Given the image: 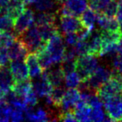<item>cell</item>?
<instances>
[{
    "mask_svg": "<svg viewBox=\"0 0 122 122\" xmlns=\"http://www.w3.org/2000/svg\"><path fill=\"white\" fill-rule=\"evenodd\" d=\"M59 21L58 24L59 31L61 34H66L70 33H79L85 29L82 24L80 19L72 15H61L59 16Z\"/></svg>",
    "mask_w": 122,
    "mask_h": 122,
    "instance_id": "ba28073f",
    "label": "cell"
},
{
    "mask_svg": "<svg viewBox=\"0 0 122 122\" xmlns=\"http://www.w3.org/2000/svg\"><path fill=\"white\" fill-rule=\"evenodd\" d=\"M81 82L82 81L80 75L75 70L65 74V87H67V88H78L81 84Z\"/></svg>",
    "mask_w": 122,
    "mask_h": 122,
    "instance_id": "d4e9b609",
    "label": "cell"
},
{
    "mask_svg": "<svg viewBox=\"0 0 122 122\" xmlns=\"http://www.w3.org/2000/svg\"><path fill=\"white\" fill-rule=\"evenodd\" d=\"M118 20H119V24H120V33L122 36V19H118Z\"/></svg>",
    "mask_w": 122,
    "mask_h": 122,
    "instance_id": "ab89813d",
    "label": "cell"
},
{
    "mask_svg": "<svg viewBox=\"0 0 122 122\" xmlns=\"http://www.w3.org/2000/svg\"><path fill=\"white\" fill-rule=\"evenodd\" d=\"M11 90L15 93L16 95L24 99L28 95V93L33 90L32 83L29 80H29H22V81L14 82Z\"/></svg>",
    "mask_w": 122,
    "mask_h": 122,
    "instance_id": "603a6c76",
    "label": "cell"
},
{
    "mask_svg": "<svg viewBox=\"0 0 122 122\" xmlns=\"http://www.w3.org/2000/svg\"><path fill=\"white\" fill-rule=\"evenodd\" d=\"M111 69H110L109 67L104 66V65H100V66L98 65V67L95 69V70L92 73V75L85 81L81 82L80 86L97 93L98 89L105 82H106L111 77Z\"/></svg>",
    "mask_w": 122,
    "mask_h": 122,
    "instance_id": "7a4b0ae2",
    "label": "cell"
},
{
    "mask_svg": "<svg viewBox=\"0 0 122 122\" xmlns=\"http://www.w3.org/2000/svg\"><path fill=\"white\" fill-rule=\"evenodd\" d=\"M31 83L33 90L39 98H44L49 95L53 89L52 85L47 77L46 72H43L39 76L34 78Z\"/></svg>",
    "mask_w": 122,
    "mask_h": 122,
    "instance_id": "8fae6325",
    "label": "cell"
},
{
    "mask_svg": "<svg viewBox=\"0 0 122 122\" xmlns=\"http://www.w3.org/2000/svg\"><path fill=\"white\" fill-rule=\"evenodd\" d=\"M7 51L10 60H24L29 54L25 45L19 38L8 48Z\"/></svg>",
    "mask_w": 122,
    "mask_h": 122,
    "instance_id": "4fadbf2b",
    "label": "cell"
},
{
    "mask_svg": "<svg viewBox=\"0 0 122 122\" xmlns=\"http://www.w3.org/2000/svg\"><path fill=\"white\" fill-rule=\"evenodd\" d=\"M14 23L7 14L0 15V31H10L14 28Z\"/></svg>",
    "mask_w": 122,
    "mask_h": 122,
    "instance_id": "f1b7e54d",
    "label": "cell"
},
{
    "mask_svg": "<svg viewBox=\"0 0 122 122\" xmlns=\"http://www.w3.org/2000/svg\"><path fill=\"white\" fill-rule=\"evenodd\" d=\"M97 24H98L100 30L111 31V32L120 31L119 20L115 19V17L110 18L103 14H98Z\"/></svg>",
    "mask_w": 122,
    "mask_h": 122,
    "instance_id": "2e32d148",
    "label": "cell"
},
{
    "mask_svg": "<svg viewBox=\"0 0 122 122\" xmlns=\"http://www.w3.org/2000/svg\"><path fill=\"white\" fill-rule=\"evenodd\" d=\"M39 29V34L43 40L47 42L54 34L59 32V28L57 24H44V25L37 26Z\"/></svg>",
    "mask_w": 122,
    "mask_h": 122,
    "instance_id": "cb8c5ba5",
    "label": "cell"
},
{
    "mask_svg": "<svg viewBox=\"0 0 122 122\" xmlns=\"http://www.w3.org/2000/svg\"><path fill=\"white\" fill-rule=\"evenodd\" d=\"M111 0H88V6L97 14H102Z\"/></svg>",
    "mask_w": 122,
    "mask_h": 122,
    "instance_id": "83f0119b",
    "label": "cell"
},
{
    "mask_svg": "<svg viewBox=\"0 0 122 122\" xmlns=\"http://www.w3.org/2000/svg\"><path fill=\"white\" fill-rule=\"evenodd\" d=\"M118 0H111L108 4V5L106 6V8L105 9V10H104V12L102 14L110 18L116 17L117 10H118Z\"/></svg>",
    "mask_w": 122,
    "mask_h": 122,
    "instance_id": "f546056e",
    "label": "cell"
},
{
    "mask_svg": "<svg viewBox=\"0 0 122 122\" xmlns=\"http://www.w3.org/2000/svg\"><path fill=\"white\" fill-rule=\"evenodd\" d=\"M25 63L29 70V78L34 79L43 73V69L39 62L38 55L35 53H29L25 58Z\"/></svg>",
    "mask_w": 122,
    "mask_h": 122,
    "instance_id": "9a60e30c",
    "label": "cell"
},
{
    "mask_svg": "<svg viewBox=\"0 0 122 122\" xmlns=\"http://www.w3.org/2000/svg\"><path fill=\"white\" fill-rule=\"evenodd\" d=\"M34 107H28L24 115L25 119L31 121H48V120H59V113H53L48 111L44 108H37L34 110Z\"/></svg>",
    "mask_w": 122,
    "mask_h": 122,
    "instance_id": "30bf717a",
    "label": "cell"
},
{
    "mask_svg": "<svg viewBox=\"0 0 122 122\" xmlns=\"http://www.w3.org/2000/svg\"><path fill=\"white\" fill-rule=\"evenodd\" d=\"M63 39L65 41V44L69 47L74 46L79 40V36L77 33H70L63 35Z\"/></svg>",
    "mask_w": 122,
    "mask_h": 122,
    "instance_id": "1f68e13d",
    "label": "cell"
},
{
    "mask_svg": "<svg viewBox=\"0 0 122 122\" xmlns=\"http://www.w3.org/2000/svg\"><path fill=\"white\" fill-rule=\"evenodd\" d=\"M57 13L54 12H39L35 15L34 24L36 26L44 25V24H57Z\"/></svg>",
    "mask_w": 122,
    "mask_h": 122,
    "instance_id": "7402d4cb",
    "label": "cell"
},
{
    "mask_svg": "<svg viewBox=\"0 0 122 122\" xmlns=\"http://www.w3.org/2000/svg\"><path fill=\"white\" fill-rule=\"evenodd\" d=\"M24 119H25V115H24V112L23 110L12 108L10 115L11 120H13V121H20V120H23Z\"/></svg>",
    "mask_w": 122,
    "mask_h": 122,
    "instance_id": "e575fe53",
    "label": "cell"
},
{
    "mask_svg": "<svg viewBox=\"0 0 122 122\" xmlns=\"http://www.w3.org/2000/svg\"><path fill=\"white\" fill-rule=\"evenodd\" d=\"M14 84V80L10 70L7 66L0 67V89L9 92Z\"/></svg>",
    "mask_w": 122,
    "mask_h": 122,
    "instance_id": "ac0fdd59",
    "label": "cell"
},
{
    "mask_svg": "<svg viewBox=\"0 0 122 122\" xmlns=\"http://www.w3.org/2000/svg\"><path fill=\"white\" fill-rule=\"evenodd\" d=\"M98 67L97 56L91 54L80 55L75 60V71L79 74L81 81L84 82L92 75Z\"/></svg>",
    "mask_w": 122,
    "mask_h": 122,
    "instance_id": "5b68a950",
    "label": "cell"
},
{
    "mask_svg": "<svg viewBox=\"0 0 122 122\" xmlns=\"http://www.w3.org/2000/svg\"><path fill=\"white\" fill-rule=\"evenodd\" d=\"M34 5L35 10L38 12L58 13L59 8L57 0H36Z\"/></svg>",
    "mask_w": 122,
    "mask_h": 122,
    "instance_id": "ffe728a7",
    "label": "cell"
},
{
    "mask_svg": "<svg viewBox=\"0 0 122 122\" xmlns=\"http://www.w3.org/2000/svg\"><path fill=\"white\" fill-rule=\"evenodd\" d=\"M17 38H19L24 43L29 53L37 54L45 48L47 43L43 40L39 34V29L35 24L31 26L28 30H26Z\"/></svg>",
    "mask_w": 122,
    "mask_h": 122,
    "instance_id": "6da1fadb",
    "label": "cell"
},
{
    "mask_svg": "<svg viewBox=\"0 0 122 122\" xmlns=\"http://www.w3.org/2000/svg\"><path fill=\"white\" fill-rule=\"evenodd\" d=\"M44 49L49 54L54 65L61 63L64 59L66 47L63 36L60 33H56L47 41Z\"/></svg>",
    "mask_w": 122,
    "mask_h": 122,
    "instance_id": "277c9868",
    "label": "cell"
},
{
    "mask_svg": "<svg viewBox=\"0 0 122 122\" xmlns=\"http://www.w3.org/2000/svg\"><path fill=\"white\" fill-rule=\"evenodd\" d=\"M88 49V54L95 56H100L102 48V41L100 37V31L93 29L88 39H85Z\"/></svg>",
    "mask_w": 122,
    "mask_h": 122,
    "instance_id": "5bb4252c",
    "label": "cell"
},
{
    "mask_svg": "<svg viewBox=\"0 0 122 122\" xmlns=\"http://www.w3.org/2000/svg\"><path fill=\"white\" fill-rule=\"evenodd\" d=\"M24 2L26 5H30V4H34L36 2V0H24Z\"/></svg>",
    "mask_w": 122,
    "mask_h": 122,
    "instance_id": "f35d334b",
    "label": "cell"
},
{
    "mask_svg": "<svg viewBox=\"0 0 122 122\" xmlns=\"http://www.w3.org/2000/svg\"><path fill=\"white\" fill-rule=\"evenodd\" d=\"M118 54H122V37L118 44Z\"/></svg>",
    "mask_w": 122,
    "mask_h": 122,
    "instance_id": "74e56055",
    "label": "cell"
},
{
    "mask_svg": "<svg viewBox=\"0 0 122 122\" xmlns=\"http://www.w3.org/2000/svg\"><path fill=\"white\" fill-rule=\"evenodd\" d=\"M25 5L24 0H10L7 7L6 14L14 21L24 11Z\"/></svg>",
    "mask_w": 122,
    "mask_h": 122,
    "instance_id": "d6986e66",
    "label": "cell"
},
{
    "mask_svg": "<svg viewBox=\"0 0 122 122\" xmlns=\"http://www.w3.org/2000/svg\"><path fill=\"white\" fill-rule=\"evenodd\" d=\"M46 70H47L46 75H47L48 79H49V82L51 83L53 87L63 85V83L65 82V74L60 67V65L59 67L53 66Z\"/></svg>",
    "mask_w": 122,
    "mask_h": 122,
    "instance_id": "e0dca14e",
    "label": "cell"
},
{
    "mask_svg": "<svg viewBox=\"0 0 122 122\" xmlns=\"http://www.w3.org/2000/svg\"><path fill=\"white\" fill-rule=\"evenodd\" d=\"M9 70L14 82L22 81L29 79L27 65L23 60H11L9 64Z\"/></svg>",
    "mask_w": 122,
    "mask_h": 122,
    "instance_id": "7c38bea8",
    "label": "cell"
},
{
    "mask_svg": "<svg viewBox=\"0 0 122 122\" xmlns=\"http://www.w3.org/2000/svg\"><path fill=\"white\" fill-rule=\"evenodd\" d=\"M59 120H60V121H67V122L77 121L74 111H67V112L59 113Z\"/></svg>",
    "mask_w": 122,
    "mask_h": 122,
    "instance_id": "836d02e7",
    "label": "cell"
},
{
    "mask_svg": "<svg viewBox=\"0 0 122 122\" xmlns=\"http://www.w3.org/2000/svg\"><path fill=\"white\" fill-rule=\"evenodd\" d=\"M116 17L118 19H122V0H119L118 4V10H117Z\"/></svg>",
    "mask_w": 122,
    "mask_h": 122,
    "instance_id": "8d00e7d4",
    "label": "cell"
},
{
    "mask_svg": "<svg viewBox=\"0 0 122 122\" xmlns=\"http://www.w3.org/2000/svg\"><path fill=\"white\" fill-rule=\"evenodd\" d=\"M17 36L10 31H0V48L8 49L13 44Z\"/></svg>",
    "mask_w": 122,
    "mask_h": 122,
    "instance_id": "4316f807",
    "label": "cell"
},
{
    "mask_svg": "<svg viewBox=\"0 0 122 122\" xmlns=\"http://www.w3.org/2000/svg\"><path fill=\"white\" fill-rule=\"evenodd\" d=\"M65 1H66V0H57V2H58V4H59V6H60L61 4H63Z\"/></svg>",
    "mask_w": 122,
    "mask_h": 122,
    "instance_id": "60d3db41",
    "label": "cell"
},
{
    "mask_svg": "<svg viewBox=\"0 0 122 122\" xmlns=\"http://www.w3.org/2000/svg\"><path fill=\"white\" fill-rule=\"evenodd\" d=\"M35 14L31 9H25L24 11L14 20V33L17 37L24 33L34 24Z\"/></svg>",
    "mask_w": 122,
    "mask_h": 122,
    "instance_id": "52a82bcc",
    "label": "cell"
},
{
    "mask_svg": "<svg viewBox=\"0 0 122 122\" xmlns=\"http://www.w3.org/2000/svg\"><path fill=\"white\" fill-rule=\"evenodd\" d=\"M65 93V90L64 89L63 85L60 86H56L53 87L51 93L49 94V96L51 98V100L53 102V105L55 108H58V106L60 104L61 100L63 99L64 95Z\"/></svg>",
    "mask_w": 122,
    "mask_h": 122,
    "instance_id": "484cf974",
    "label": "cell"
},
{
    "mask_svg": "<svg viewBox=\"0 0 122 122\" xmlns=\"http://www.w3.org/2000/svg\"><path fill=\"white\" fill-rule=\"evenodd\" d=\"M80 99V92L78 88H70L65 90L64 97L58 106L59 113L74 111L76 103Z\"/></svg>",
    "mask_w": 122,
    "mask_h": 122,
    "instance_id": "9c48e42d",
    "label": "cell"
},
{
    "mask_svg": "<svg viewBox=\"0 0 122 122\" xmlns=\"http://www.w3.org/2000/svg\"><path fill=\"white\" fill-rule=\"evenodd\" d=\"M80 16H81L80 20L84 27L90 30L95 29V24L97 23V19H98V14L96 12L90 8L85 9Z\"/></svg>",
    "mask_w": 122,
    "mask_h": 122,
    "instance_id": "44dd1931",
    "label": "cell"
},
{
    "mask_svg": "<svg viewBox=\"0 0 122 122\" xmlns=\"http://www.w3.org/2000/svg\"><path fill=\"white\" fill-rule=\"evenodd\" d=\"M88 7V0H66L58 9V16L72 15L78 17Z\"/></svg>",
    "mask_w": 122,
    "mask_h": 122,
    "instance_id": "8992f818",
    "label": "cell"
},
{
    "mask_svg": "<svg viewBox=\"0 0 122 122\" xmlns=\"http://www.w3.org/2000/svg\"><path fill=\"white\" fill-rule=\"evenodd\" d=\"M28 107H34L38 103V96L35 95L34 90H31L28 93V95L24 98Z\"/></svg>",
    "mask_w": 122,
    "mask_h": 122,
    "instance_id": "d6a6232c",
    "label": "cell"
},
{
    "mask_svg": "<svg viewBox=\"0 0 122 122\" xmlns=\"http://www.w3.org/2000/svg\"><path fill=\"white\" fill-rule=\"evenodd\" d=\"M9 60H10V59H9V54H8L7 49L0 48V67L7 66Z\"/></svg>",
    "mask_w": 122,
    "mask_h": 122,
    "instance_id": "d590c367",
    "label": "cell"
},
{
    "mask_svg": "<svg viewBox=\"0 0 122 122\" xmlns=\"http://www.w3.org/2000/svg\"><path fill=\"white\" fill-rule=\"evenodd\" d=\"M121 91L122 76L112 73L111 77L98 89L97 95L101 99L102 101H105L108 99L120 96Z\"/></svg>",
    "mask_w": 122,
    "mask_h": 122,
    "instance_id": "3957f363",
    "label": "cell"
},
{
    "mask_svg": "<svg viewBox=\"0 0 122 122\" xmlns=\"http://www.w3.org/2000/svg\"><path fill=\"white\" fill-rule=\"evenodd\" d=\"M112 73L117 74L122 76V54H117L114 56L111 62Z\"/></svg>",
    "mask_w": 122,
    "mask_h": 122,
    "instance_id": "4dcf8cb0",
    "label": "cell"
}]
</instances>
